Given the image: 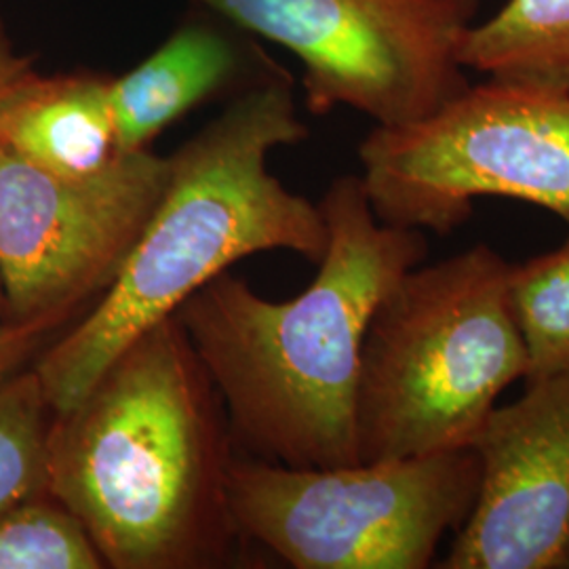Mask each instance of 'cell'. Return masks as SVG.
Masks as SVG:
<instances>
[{"label":"cell","mask_w":569,"mask_h":569,"mask_svg":"<svg viewBox=\"0 0 569 569\" xmlns=\"http://www.w3.org/2000/svg\"><path fill=\"white\" fill-rule=\"evenodd\" d=\"M510 270L488 243L407 270L367 327L357 399L361 462L472 448L526 378Z\"/></svg>","instance_id":"277c9868"},{"label":"cell","mask_w":569,"mask_h":569,"mask_svg":"<svg viewBox=\"0 0 569 569\" xmlns=\"http://www.w3.org/2000/svg\"><path fill=\"white\" fill-rule=\"evenodd\" d=\"M51 333L41 327L13 323L0 312V382L32 366Z\"/></svg>","instance_id":"2e32d148"},{"label":"cell","mask_w":569,"mask_h":569,"mask_svg":"<svg viewBox=\"0 0 569 569\" xmlns=\"http://www.w3.org/2000/svg\"><path fill=\"white\" fill-rule=\"evenodd\" d=\"M34 66V58L23 56L18 51L16 42L11 41L7 26L0 20V106L13 82L20 79L26 70ZM0 312H2V291H0ZM4 315V312H2Z\"/></svg>","instance_id":"e0dca14e"},{"label":"cell","mask_w":569,"mask_h":569,"mask_svg":"<svg viewBox=\"0 0 569 569\" xmlns=\"http://www.w3.org/2000/svg\"><path fill=\"white\" fill-rule=\"evenodd\" d=\"M472 449L481 479L446 569H569V369L493 407Z\"/></svg>","instance_id":"9c48e42d"},{"label":"cell","mask_w":569,"mask_h":569,"mask_svg":"<svg viewBox=\"0 0 569 569\" xmlns=\"http://www.w3.org/2000/svg\"><path fill=\"white\" fill-rule=\"evenodd\" d=\"M475 449L346 467L291 468L237 453L228 498L243 542L296 569H425L465 526Z\"/></svg>","instance_id":"5b68a950"},{"label":"cell","mask_w":569,"mask_h":569,"mask_svg":"<svg viewBox=\"0 0 569 569\" xmlns=\"http://www.w3.org/2000/svg\"><path fill=\"white\" fill-rule=\"evenodd\" d=\"M319 207L327 249L302 293L274 302L226 270L176 310L222 399L237 451L291 468L361 462L367 327L428 253L422 230L376 218L359 176L336 178Z\"/></svg>","instance_id":"6da1fadb"},{"label":"cell","mask_w":569,"mask_h":569,"mask_svg":"<svg viewBox=\"0 0 569 569\" xmlns=\"http://www.w3.org/2000/svg\"><path fill=\"white\" fill-rule=\"evenodd\" d=\"M81 521L51 493L0 515V569H103Z\"/></svg>","instance_id":"9a60e30c"},{"label":"cell","mask_w":569,"mask_h":569,"mask_svg":"<svg viewBox=\"0 0 569 569\" xmlns=\"http://www.w3.org/2000/svg\"><path fill=\"white\" fill-rule=\"evenodd\" d=\"M380 222L449 234L481 197L542 207L569 224V96L489 79L427 119L376 124L359 146Z\"/></svg>","instance_id":"8992f818"},{"label":"cell","mask_w":569,"mask_h":569,"mask_svg":"<svg viewBox=\"0 0 569 569\" xmlns=\"http://www.w3.org/2000/svg\"><path fill=\"white\" fill-rule=\"evenodd\" d=\"M305 66L306 106L376 124L422 121L468 87L460 51L479 0H192Z\"/></svg>","instance_id":"52a82bcc"},{"label":"cell","mask_w":569,"mask_h":569,"mask_svg":"<svg viewBox=\"0 0 569 569\" xmlns=\"http://www.w3.org/2000/svg\"><path fill=\"white\" fill-rule=\"evenodd\" d=\"M283 70L251 84L169 154L161 201L117 281L32 361L53 413L74 406L114 355L230 266L266 251L319 264V203L272 176V150L305 142Z\"/></svg>","instance_id":"3957f363"},{"label":"cell","mask_w":569,"mask_h":569,"mask_svg":"<svg viewBox=\"0 0 569 569\" xmlns=\"http://www.w3.org/2000/svg\"><path fill=\"white\" fill-rule=\"evenodd\" d=\"M277 72L281 68L251 56L222 18L183 21L154 53L110 81L119 148H150L190 110L228 93L237 96Z\"/></svg>","instance_id":"30bf717a"},{"label":"cell","mask_w":569,"mask_h":569,"mask_svg":"<svg viewBox=\"0 0 569 569\" xmlns=\"http://www.w3.org/2000/svg\"><path fill=\"white\" fill-rule=\"evenodd\" d=\"M465 68L569 96V0H509L468 30Z\"/></svg>","instance_id":"7c38bea8"},{"label":"cell","mask_w":569,"mask_h":569,"mask_svg":"<svg viewBox=\"0 0 569 569\" xmlns=\"http://www.w3.org/2000/svg\"><path fill=\"white\" fill-rule=\"evenodd\" d=\"M110 77L91 70H26L0 106V146L58 176H87L122 150L110 106Z\"/></svg>","instance_id":"8fae6325"},{"label":"cell","mask_w":569,"mask_h":569,"mask_svg":"<svg viewBox=\"0 0 569 569\" xmlns=\"http://www.w3.org/2000/svg\"><path fill=\"white\" fill-rule=\"evenodd\" d=\"M53 409L32 366L0 382V515L47 491Z\"/></svg>","instance_id":"5bb4252c"},{"label":"cell","mask_w":569,"mask_h":569,"mask_svg":"<svg viewBox=\"0 0 569 569\" xmlns=\"http://www.w3.org/2000/svg\"><path fill=\"white\" fill-rule=\"evenodd\" d=\"M169 157L127 150L87 176H58L0 146L2 312L60 331L117 281L161 201Z\"/></svg>","instance_id":"ba28073f"},{"label":"cell","mask_w":569,"mask_h":569,"mask_svg":"<svg viewBox=\"0 0 569 569\" xmlns=\"http://www.w3.org/2000/svg\"><path fill=\"white\" fill-rule=\"evenodd\" d=\"M224 406L176 315L148 327L53 413L47 491L110 569H213L244 545Z\"/></svg>","instance_id":"7a4b0ae2"},{"label":"cell","mask_w":569,"mask_h":569,"mask_svg":"<svg viewBox=\"0 0 569 569\" xmlns=\"http://www.w3.org/2000/svg\"><path fill=\"white\" fill-rule=\"evenodd\" d=\"M510 300L521 331L526 380L569 369V237L549 253L510 270Z\"/></svg>","instance_id":"4fadbf2b"}]
</instances>
